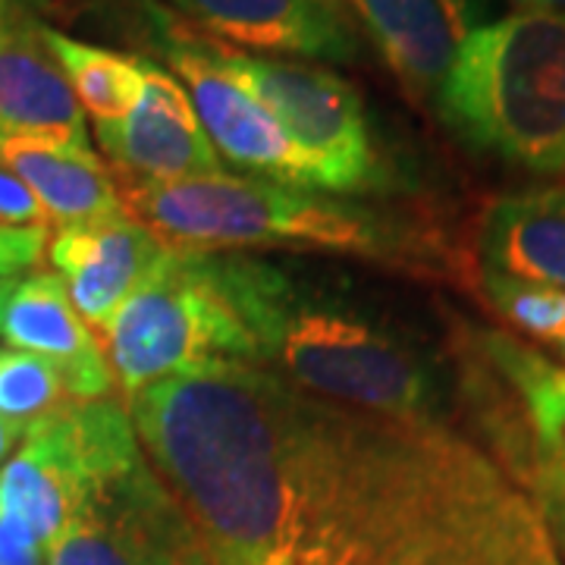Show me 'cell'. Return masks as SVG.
Returning a JSON list of instances; mask_svg holds the SVG:
<instances>
[{
	"label": "cell",
	"mask_w": 565,
	"mask_h": 565,
	"mask_svg": "<svg viewBox=\"0 0 565 565\" xmlns=\"http://www.w3.org/2000/svg\"><path fill=\"white\" fill-rule=\"evenodd\" d=\"M148 452L223 565H563L481 446L230 364L161 396Z\"/></svg>",
	"instance_id": "cell-1"
},
{
	"label": "cell",
	"mask_w": 565,
	"mask_h": 565,
	"mask_svg": "<svg viewBox=\"0 0 565 565\" xmlns=\"http://www.w3.org/2000/svg\"><path fill=\"white\" fill-rule=\"evenodd\" d=\"M221 267L258 343L262 367L330 403L440 422L437 374L399 337L345 305L308 299L277 264L245 252H221Z\"/></svg>",
	"instance_id": "cell-2"
},
{
	"label": "cell",
	"mask_w": 565,
	"mask_h": 565,
	"mask_svg": "<svg viewBox=\"0 0 565 565\" xmlns=\"http://www.w3.org/2000/svg\"><path fill=\"white\" fill-rule=\"evenodd\" d=\"M434 98L475 151L531 173H563L565 13L515 10L475 25Z\"/></svg>",
	"instance_id": "cell-3"
},
{
	"label": "cell",
	"mask_w": 565,
	"mask_h": 565,
	"mask_svg": "<svg viewBox=\"0 0 565 565\" xmlns=\"http://www.w3.org/2000/svg\"><path fill=\"white\" fill-rule=\"evenodd\" d=\"M122 207L161 243L245 252L302 248L359 258H396L403 233L377 211L315 189L233 173L180 182H120Z\"/></svg>",
	"instance_id": "cell-4"
},
{
	"label": "cell",
	"mask_w": 565,
	"mask_h": 565,
	"mask_svg": "<svg viewBox=\"0 0 565 565\" xmlns=\"http://www.w3.org/2000/svg\"><path fill=\"white\" fill-rule=\"evenodd\" d=\"M104 343L126 396L223 364L262 367L258 343L236 308L214 248L163 243L145 280L104 327Z\"/></svg>",
	"instance_id": "cell-5"
},
{
	"label": "cell",
	"mask_w": 565,
	"mask_h": 565,
	"mask_svg": "<svg viewBox=\"0 0 565 565\" xmlns=\"http://www.w3.org/2000/svg\"><path fill=\"white\" fill-rule=\"evenodd\" d=\"M217 61L277 120L323 192L384 185L362 95L343 76L311 63L252 57L217 44Z\"/></svg>",
	"instance_id": "cell-6"
},
{
	"label": "cell",
	"mask_w": 565,
	"mask_h": 565,
	"mask_svg": "<svg viewBox=\"0 0 565 565\" xmlns=\"http://www.w3.org/2000/svg\"><path fill=\"white\" fill-rule=\"evenodd\" d=\"M47 565H223L192 512L141 452L95 478Z\"/></svg>",
	"instance_id": "cell-7"
},
{
	"label": "cell",
	"mask_w": 565,
	"mask_h": 565,
	"mask_svg": "<svg viewBox=\"0 0 565 565\" xmlns=\"http://www.w3.org/2000/svg\"><path fill=\"white\" fill-rule=\"evenodd\" d=\"M163 20L170 29L161 35V54L189 92V102L217 154L252 173L274 177V182L315 189L296 145L286 139L262 104L223 70L214 44L180 32L170 13H163Z\"/></svg>",
	"instance_id": "cell-8"
},
{
	"label": "cell",
	"mask_w": 565,
	"mask_h": 565,
	"mask_svg": "<svg viewBox=\"0 0 565 565\" xmlns=\"http://www.w3.org/2000/svg\"><path fill=\"white\" fill-rule=\"evenodd\" d=\"M468 355L484 367L509 405H484L497 462L515 481L531 465L565 468V364L500 330L471 337Z\"/></svg>",
	"instance_id": "cell-9"
},
{
	"label": "cell",
	"mask_w": 565,
	"mask_h": 565,
	"mask_svg": "<svg viewBox=\"0 0 565 565\" xmlns=\"http://www.w3.org/2000/svg\"><path fill=\"white\" fill-rule=\"evenodd\" d=\"M139 102L110 122H95L102 151L120 182H180L223 173L221 154L211 145L182 82L154 61L141 57Z\"/></svg>",
	"instance_id": "cell-10"
},
{
	"label": "cell",
	"mask_w": 565,
	"mask_h": 565,
	"mask_svg": "<svg viewBox=\"0 0 565 565\" xmlns=\"http://www.w3.org/2000/svg\"><path fill=\"white\" fill-rule=\"evenodd\" d=\"M233 47L352 63L359 32L345 0H170Z\"/></svg>",
	"instance_id": "cell-11"
},
{
	"label": "cell",
	"mask_w": 565,
	"mask_h": 565,
	"mask_svg": "<svg viewBox=\"0 0 565 565\" xmlns=\"http://www.w3.org/2000/svg\"><path fill=\"white\" fill-rule=\"evenodd\" d=\"M161 252V239L129 214L61 226L47 243V258L66 282L73 308L82 321L98 330L136 292Z\"/></svg>",
	"instance_id": "cell-12"
},
{
	"label": "cell",
	"mask_w": 565,
	"mask_h": 565,
	"mask_svg": "<svg viewBox=\"0 0 565 565\" xmlns=\"http://www.w3.org/2000/svg\"><path fill=\"white\" fill-rule=\"evenodd\" d=\"M0 337L20 352H32L54 364L70 399L92 403L107 399L114 390V371L102 343L92 337L66 292V282L51 270H35L17 282L7 305Z\"/></svg>",
	"instance_id": "cell-13"
},
{
	"label": "cell",
	"mask_w": 565,
	"mask_h": 565,
	"mask_svg": "<svg viewBox=\"0 0 565 565\" xmlns=\"http://www.w3.org/2000/svg\"><path fill=\"white\" fill-rule=\"evenodd\" d=\"M345 7L415 98L437 95L475 29V0H345Z\"/></svg>",
	"instance_id": "cell-14"
},
{
	"label": "cell",
	"mask_w": 565,
	"mask_h": 565,
	"mask_svg": "<svg viewBox=\"0 0 565 565\" xmlns=\"http://www.w3.org/2000/svg\"><path fill=\"white\" fill-rule=\"evenodd\" d=\"M44 25L25 22L0 35V136L92 148L85 110L44 44Z\"/></svg>",
	"instance_id": "cell-15"
},
{
	"label": "cell",
	"mask_w": 565,
	"mask_h": 565,
	"mask_svg": "<svg viewBox=\"0 0 565 565\" xmlns=\"http://www.w3.org/2000/svg\"><path fill=\"white\" fill-rule=\"evenodd\" d=\"M478 267L565 289V185L500 195L478 226Z\"/></svg>",
	"instance_id": "cell-16"
},
{
	"label": "cell",
	"mask_w": 565,
	"mask_h": 565,
	"mask_svg": "<svg viewBox=\"0 0 565 565\" xmlns=\"http://www.w3.org/2000/svg\"><path fill=\"white\" fill-rule=\"evenodd\" d=\"M0 163L32 189L47 223L79 226L126 214L117 182L92 148L0 136Z\"/></svg>",
	"instance_id": "cell-17"
},
{
	"label": "cell",
	"mask_w": 565,
	"mask_h": 565,
	"mask_svg": "<svg viewBox=\"0 0 565 565\" xmlns=\"http://www.w3.org/2000/svg\"><path fill=\"white\" fill-rule=\"evenodd\" d=\"M44 44L51 47L54 61L61 63L63 76L70 82L76 102L82 104V110H88L95 122L120 120L139 102L145 85L141 57L70 39L51 25H44Z\"/></svg>",
	"instance_id": "cell-18"
},
{
	"label": "cell",
	"mask_w": 565,
	"mask_h": 565,
	"mask_svg": "<svg viewBox=\"0 0 565 565\" xmlns=\"http://www.w3.org/2000/svg\"><path fill=\"white\" fill-rule=\"evenodd\" d=\"M478 282L487 305L512 330L537 343H553L565 330V289L505 277L497 270H478Z\"/></svg>",
	"instance_id": "cell-19"
},
{
	"label": "cell",
	"mask_w": 565,
	"mask_h": 565,
	"mask_svg": "<svg viewBox=\"0 0 565 565\" xmlns=\"http://www.w3.org/2000/svg\"><path fill=\"white\" fill-rule=\"evenodd\" d=\"M54 364L32 352H0V422L25 434L66 399Z\"/></svg>",
	"instance_id": "cell-20"
},
{
	"label": "cell",
	"mask_w": 565,
	"mask_h": 565,
	"mask_svg": "<svg viewBox=\"0 0 565 565\" xmlns=\"http://www.w3.org/2000/svg\"><path fill=\"white\" fill-rule=\"evenodd\" d=\"M515 484L531 497V503L537 509L546 534L553 541V550L565 565V468L559 465H531L525 468Z\"/></svg>",
	"instance_id": "cell-21"
},
{
	"label": "cell",
	"mask_w": 565,
	"mask_h": 565,
	"mask_svg": "<svg viewBox=\"0 0 565 565\" xmlns=\"http://www.w3.org/2000/svg\"><path fill=\"white\" fill-rule=\"evenodd\" d=\"M47 252V226H7L0 223V280L32 270Z\"/></svg>",
	"instance_id": "cell-22"
},
{
	"label": "cell",
	"mask_w": 565,
	"mask_h": 565,
	"mask_svg": "<svg viewBox=\"0 0 565 565\" xmlns=\"http://www.w3.org/2000/svg\"><path fill=\"white\" fill-rule=\"evenodd\" d=\"M0 223L7 226H47V214L32 189L0 163Z\"/></svg>",
	"instance_id": "cell-23"
},
{
	"label": "cell",
	"mask_w": 565,
	"mask_h": 565,
	"mask_svg": "<svg viewBox=\"0 0 565 565\" xmlns=\"http://www.w3.org/2000/svg\"><path fill=\"white\" fill-rule=\"evenodd\" d=\"M0 565H47V546L7 512H0Z\"/></svg>",
	"instance_id": "cell-24"
},
{
	"label": "cell",
	"mask_w": 565,
	"mask_h": 565,
	"mask_svg": "<svg viewBox=\"0 0 565 565\" xmlns=\"http://www.w3.org/2000/svg\"><path fill=\"white\" fill-rule=\"evenodd\" d=\"M47 0H0V35L20 29L25 22H39Z\"/></svg>",
	"instance_id": "cell-25"
},
{
	"label": "cell",
	"mask_w": 565,
	"mask_h": 565,
	"mask_svg": "<svg viewBox=\"0 0 565 565\" xmlns=\"http://www.w3.org/2000/svg\"><path fill=\"white\" fill-rule=\"evenodd\" d=\"M522 10H550V13H565V0H515Z\"/></svg>",
	"instance_id": "cell-26"
},
{
	"label": "cell",
	"mask_w": 565,
	"mask_h": 565,
	"mask_svg": "<svg viewBox=\"0 0 565 565\" xmlns=\"http://www.w3.org/2000/svg\"><path fill=\"white\" fill-rule=\"evenodd\" d=\"M17 277H3L0 280V327H3V315H7V305L13 299V292H17Z\"/></svg>",
	"instance_id": "cell-27"
},
{
	"label": "cell",
	"mask_w": 565,
	"mask_h": 565,
	"mask_svg": "<svg viewBox=\"0 0 565 565\" xmlns=\"http://www.w3.org/2000/svg\"><path fill=\"white\" fill-rule=\"evenodd\" d=\"M17 440H20V434H17V430H13L10 424L0 422V462L7 459V452L13 449V444H17Z\"/></svg>",
	"instance_id": "cell-28"
},
{
	"label": "cell",
	"mask_w": 565,
	"mask_h": 565,
	"mask_svg": "<svg viewBox=\"0 0 565 565\" xmlns=\"http://www.w3.org/2000/svg\"><path fill=\"white\" fill-rule=\"evenodd\" d=\"M550 345H553V352H556V355H559V359H563V364H565V330Z\"/></svg>",
	"instance_id": "cell-29"
}]
</instances>
